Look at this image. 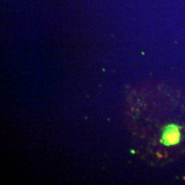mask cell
Returning <instances> with one entry per match:
<instances>
[{"instance_id": "6da1fadb", "label": "cell", "mask_w": 185, "mask_h": 185, "mask_svg": "<svg viewBox=\"0 0 185 185\" xmlns=\"http://www.w3.org/2000/svg\"><path fill=\"white\" fill-rule=\"evenodd\" d=\"M181 140V127L170 123L165 127L161 135V143L166 146L177 145Z\"/></svg>"}]
</instances>
